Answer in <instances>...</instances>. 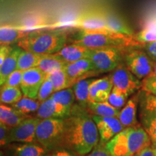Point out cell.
Here are the masks:
<instances>
[{
    "instance_id": "cell-12",
    "label": "cell",
    "mask_w": 156,
    "mask_h": 156,
    "mask_svg": "<svg viewBox=\"0 0 156 156\" xmlns=\"http://www.w3.org/2000/svg\"><path fill=\"white\" fill-rule=\"evenodd\" d=\"M92 118L98 130L100 143L103 145H106L115 135L124 129L117 117L92 116Z\"/></svg>"
},
{
    "instance_id": "cell-18",
    "label": "cell",
    "mask_w": 156,
    "mask_h": 156,
    "mask_svg": "<svg viewBox=\"0 0 156 156\" xmlns=\"http://www.w3.org/2000/svg\"><path fill=\"white\" fill-rule=\"evenodd\" d=\"M23 48L18 46L12 48L9 55L3 62L2 65L0 66V85L2 86L7 80L9 75L17 69V62L19 56L22 52Z\"/></svg>"
},
{
    "instance_id": "cell-45",
    "label": "cell",
    "mask_w": 156,
    "mask_h": 156,
    "mask_svg": "<svg viewBox=\"0 0 156 156\" xmlns=\"http://www.w3.org/2000/svg\"><path fill=\"white\" fill-rule=\"evenodd\" d=\"M153 72H152V73L151 74V75H148L147 77L156 80V62L153 61Z\"/></svg>"
},
{
    "instance_id": "cell-25",
    "label": "cell",
    "mask_w": 156,
    "mask_h": 156,
    "mask_svg": "<svg viewBox=\"0 0 156 156\" xmlns=\"http://www.w3.org/2000/svg\"><path fill=\"white\" fill-rule=\"evenodd\" d=\"M106 14V23L107 28L109 30L119 33L126 36H133V32L129 27L124 23L120 17L112 12H105Z\"/></svg>"
},
{
    "instance_id": "cell-19",
    "label": "cell",
    "mask_w": 156,
    "mask_h": 156,
    "mask_svg": "<svg viewBox=\"0 0 156 156\" xmlns=\"http://www.w3.org/2000/svg\"><path fill=\"white\" fill-rule=\"evenodd\" d=\"M14 156H47L49 153L46 148L37 142L12 144Z\"/></svg>"
},
{
    "instance_id": "cell-35",
    "label": "cell",
    "mask_w": 156,
    "mask_h": 156,
    "mask_svg": "<svg viewBox=\"0 0 156 156\" xmlns=\"http://www.w3.org/2000/svg\"><path fill=\"white\" fill-rule=\"evenodd\" d=\"M54 93V87L52 83L46 76V78L39 89L37 100L41 103L47 100L48 98H49Z\"/></svg>"
},
{
    "instance_id": "cell-5",
    "label": "cell",
    "mask_w": 156,
    "mask_h": 156,
    "mask_svg": "<svg viewBox=\"0 0 156 156\" xmlns=\"http://www.w3.org/2000/svg\"><path fill=\"white\" fill-rule=\"evenodd\" d=\"M64 132V119H41L36 129V142L51 152L61 147Z\"/></svg>"
},
{
    "instance_id": "cell-9",
    "label": "cell",
    "mask_w": 156,
    "mask_h": 156,
    "mask_svg": "<svg viewBox=\"0 0 156 156\" xmlns=\"http://www.w3.org/2000/svg\"><path fill=\"white\" fill-rule=\"evenodd\" d=\"M114 87L128 95L132 94L142 86V82L133 75L127 67L120 64L109 75Z\"/></svg>"
},
{
    "instance_id": "cell-42",
    "label": "cell",
    "mask_w": 156,
    "mask_h": 156,
    "mask_svg": "<svg viewBox=\"0 0 156 156\" xmlns=\"http://www.w3.org/2000/svg\"><path fill=\"white\" fill-rule=\"evenodd\" d=\"M144 45L147 55L151 57L152 60L156 62V41L146 43Z\"/></svg>"
},
{
    "instance_id": "cell-16",
    "label": "cell",
    "mask_w": 156,
    "mask_h": 156,
    "mask_svg": "<svg viewBox=\"0 0 156 156\" xmlns=\"http://www.w3.org/2000/svg\"><path fill=\"white\" fill-rule=\"evenodd\" d=\"M90 51V48L73 44L69 46H65L59 51L52 54L66 63H72L82 58H88Z\"/></svg>"
},
{
    "instance_id": "cell-30",
    "label": "cell",
    "mask_w": 156,
    "mask_h": 156,
    "mask_svg": "<svg viewBox=\"0 0 156 156\" xmlns=\"http://www.w3.org/2000/svg\"><path fill=\"white\" fill-rule=\"evenodd\" d=\"M23 97V92L19 87H1L0 101L2 104L13 105L18 102Z\"/></svg>"
},
{
    "instance_id": "cell-43",
    "label": "cell",
    "mask_w": 156,
    "mask_h": 156,
    "mask_svg": "<svg viewBox=\"0 0 156 156\" xmlns=\"http://www.w3.org/2000/svg\"><path fill=\"white\" fill-rule=\"evenodd\" d=\"M12 48L13 47H11L10 46H1V48H0V66L2 65L3 62L12 51Z\"/></svg>"
},
{
    "instance_id": "cell-1",
    "label": "cell",
    "mask_w": 156,
    "mask_h": 156,
    "mask_svg": "<svg viewBox=\"0 0 156 156\" xmlns=\"http://www.w3.org/2000/svg\"><path fill=\"white\" fill-rule=\"evenodd\" d=\"M99 133L92 116L84 107L74 104L71 115L64 119L61 147L84 156L98 144Z\"/></svg>"
},
{
    "instance_id": "cell-22",
    "label": "cell",
    "mask_w": 156,
    "mask_h": 156,
    "mask_svg": "<svg viewBox=\"0 0 156 156\" xmlns=\"http://www.w3.org/2000/svg\"><path fill=\"white\" fill-rule=\"evenodd\" d=\"M28 32H25L15 26L3 25L0 28V44L2 46H10L15 43H18L26 36Z\"/></svg>"
},
{
    "instance_id": "cell-21",
    "label": "cell",
    "mask_w": 156,
    "mask_h": 156,
    "mask_svg": "<svg viewBox=\"0 0 156 156\" xmlns=\"http://www.w3.org/2000/svg\"><path fill=\"white\" fill-rule=\"evenodd\" d=\"M47 19L44 15L33 13L25 17L21 24L15 27L25 32H30L41 30L44 28H48L49 25H47Z\"/></svg>"
},
{
    "instance_id": "cell-40",
    "label": "cell",
    "mask_w": 156,
    "mask_h": 156,
    "mask_svg": "<svg viewBox=\"0 0 156 156\" xmlns=\"http://www.w3.org/2000/svg\"><path fill=\"white\" fill-rule=\"evenodd\" d=\"M10 128L0 123V144L2 147L8 145V136Z\"/></svg>"
},
{
    "instance_id": "cell-38",
    "label": "cell",
    "mask_w": 156,
    "mask_h": 156,
    "mask_svg": "<svg viewBox=\"0 0 156 156\" xmlns=\"http://www.w3.org/2000/svg\"><path fill=\"white\" fill-rule=\"evenodd\" d=\"M142 88L144 92L156 95V80L149 77H145L142 81Z\"/></svg>"
},
{
    "instance_id": "cell-15",
    "label": "cell",
    "mask_w": 156,
    "mask_h": 156,
    "mask_svg": "<svg viewBox=\"0 0 156 156\" xmlns=\"http://www.w3.org/2000/svg\"><path fill=\"white\" fill-rule=\"evenodd\" d=\"M114 85L110 76L96 79L93 82L90 87L89 101L105 102L108 99Z\"/></svg>"
},
{
    "instance_id": "cell-44",
    "label": "cell",
    "mask_w": 156,
    "mask_h": 156,
    "mask_svg": "<svg viewBox=\"0 0 156 156\" xmlns=\"http://www.w3.org/2000/svg\"><path fill=\"white\" fill-rule=\"evenodd\" d=\"M138 156H155V148L153 145H151L142 150Z\"/></svg>"
},
{
    "instance_id": "cell-11",
    "label": "cell",
    "mask_w": 156,
    "mask_h": 156,
    "mask_svg": "<svg viewBox=\"0 0 156 156\" xmlns=\"http://www.w3.org/2000/svg\"><path fill=\"white\" fill-rule=\"evenodd\" d=\"M64 69L73 85L83 80L100 75L89 58H82L77 62L68 63Z\"/></svg>"
},
{
    "instance_id": "cell-10",
    "label": "cell",
    "mask_w": 156,
    "mask_h": 156,
    "mask_svg": "<svg viewBox=\"0 0 156 156\" xmlns=\"http://www.w3.org/2000/svg\"><path fill=\"white\" fill-rule=\"evenodd\" d=\"M46 76L47 75L38 67L31 68L24 71L22 83L20 86L23 96L37 100L39 89Z\"/></svg>"
},
{
    "instance_id": "cell-7",
    "label": "cell",
    "mask_w": 156,
    "mask_h": 156,
    "mask_svg": "<svg viewBox=\"0 0 156 156\" xmlns=\"http://www.w3.org/2000/svg\"><path fill=\"white\" fill-rule=\"evenodd\" d=\"M126 67L139 79H145L153 72V60L146 52L129 49L124 55Z\"/></svg>"
},
{
    "instance_id": "cell-28",
    "label": "cell",
    "mask_w": 156,
    "mask_h": 156,
    "mask_svg": "<svg viewBox=\"0 0 156 156\" xmlns=\"http://www.w3.org/2000/svg\"><path fill=\"white\" fill-rule=\"evenodd\" d=\"M47 77L52 83L54 93L69 88L70 87H73V83H71L64 69L56 71L55 73L47 75Z\"/></svg>"
},
{
    "instance_id": "cell-3",
    "label": "cell",
    "mask_w": 156,
    "mask_h": 156,
    "mask_svg": "<svg viewBox=\"0 0 156 156\" xmlns=\"http://www.w3.org/2000/svg\"><path fill=\"white\" fill-rule=\"evenodd\" d=\"M133 36L119 34L108 28L80 30L73 44L90 48L116 47L124 49L139 44Z\"/></svg>"
},
{
    "instance_id": "cell-46",
    "label": "cell",
    "mask_w": 156,
    "mask_h": 156,
    "mask_svg": "<svg viewBox=\"0 0 156 156\" xmlns=\"http://www.w3.org/2000/svg\"><path fill=\"white\" fill-rule=\"evenodd\" d=\"M154 146V148H155V156H156V144H152Z\"/></svg>"
},
{
    "instance_id": "cell-41",
    "label": "cell",
    "mask_w": 156,
    "mask_h": 156,
    "mask_svg": "<svg viewBox=\"0 0 156 156\" xmlns=\"http://www.w3.org/2000/svg\"><path fill=\"white\" fill-rule=\"evenodd\" d=\"M48 156H81L69 150L66 149V148L59 147L57 149L54 150V151L49 152Z\"/></svg>"
},
{
    "instance_id": "cell-34",
    "label": "cell",
    "mask_w": 156,
    "mask_h": 156,
    "mask_svg": "<svg viewBox=\"0 0 156 156\" xmlns=\"http://www.w3.org/2000/svg\"><path fill=\"white\" fill-rule=\"evenodd\" d=\"M129 95L124 93L123 91L120 90L119 89L114 87L112 89V93L109 95L107 102L110 103L112 106L115 108H120L125 104L126 99Z\"/></svg>"
},
{
    "instance_id": "cell-24",
    "label": "cell",
    "mask_w": 156,
    "mask_h": 156,
    "mask_svg": "<svg viewBox=\"0 0 156 156\" xmlns=\"http://www.w3.org/2000/svg\"><path fill=\"white\" fill-rule=\"evenodd\" d=\"M117 118L122 123L124 129L136 126L137 124L136 119V103L133 99H130L125 106L120 110Z\"/></svg>"
},
{
    "instance_id": "cell-8",
    "label": "cell",
    "mask_w": 156,
    "mask_h": 156,
    "mask_svg": "<svg viewBox=\"0 0 156 156\" xmlns=\"http://www.w3.org/2000/svg\"><path fill=\"white\" fill-rule=\"evenodd\" d=\"M41 120L38 117L29 116L17 126L11 128L9 132L8 144L36 142V129Z\"/></svg>"
},
{
    "instance_id": "cell-23",
    "label": "cell",
    "mask_w": 156,
    "mask_h": 156,
    "mask_svg": "<svg viewBox=\"0 0 156 156\" xmlns=\"http://www.w3.org/2000/svg\"><path fill=\"white\" fill-rule=\"evenodd\" d=\"M67 64L56 58L53 54H44L39 61L36 67L39 68L46 75H49L56 71L64 69Z\"/></svg>"
},
{
    "instance_id": "cell-31",
    "label": "cell",
    "mask_w": 156,
    "mask_h": 156,
    "mask_svg": "<svg viewBox=\"0 0 156 156\" xmlns=\"http://www.w3.org/2000/svg\"><path fill=\"white\" fill-rule=\"evenodd\" d=\"M135 38L138 42L143 44L156 41V17L148 21Z\"/></svg>"
},
{
    "instance_id": "cell-36",
    "label": "cell",
    "mask_w": 156,
    "mask_h": 156,
    "mask_svg": "<svg viewBox=\"0 0 156 156\" xmlns=\"http://www.w3.org/2000/svg\"><path fill=\"white\" fill-rule=\"evenodd\" d=\"M141 112L156 113V95L145 92V95L142 97Z\"/></svg>"
},
{
    "instance_id": "cell-48",
    "label": "cell",
    "mask_w": 156,
    "mask_h": 156,
    "mask_svg": "<svg viewBox=\"0 0 156 156\" xmlns=\"http://www.w3.org/2000/svg\"><path fill=\"white\" fill-rule=\"evenodd\" d=\"M138 155H139V153H137V154H136V155H133V156H138Z\"/></svg>"
},
{
    "instance_id": "cell-17",
    "label": "cell",
    "mask_w": 156,
    "mask_h": 156,
    "mask_svg": "<svg viewBox=\"0 0 156 156\" xmlns=\"http://www.w3.org/2000/svg\"><path fill=\"white\" fill-rule=\"evenodd\" d=\"M29 116L30 115L23 114L13 107L5 104L0 106V122L10 129L17 126Z\"/></svg>"
},
{
    "instance_id": "cell-14",
    "label": "cell",
    "mask_w": 156,
    "mask_h": 156,
    "mask_svg": "<svg viewBox=\"0 0 156 156\" xmlns=\"http://www.w3.org/2000/svg\"><path fill=\"white\" fill-rule=\"evenodd\" d=\"M69 110L54 100L51 97L41 103L38 110L35 116L41 119L50 118L67 119L71 115Z\"/></svg>"
},
{
    "instance_id": "cell-20",
    "label": "cell",
    "mask_w": 156,
    "mask_h": 156,
    "mask_svg": "<svg viewBox=\"0 0 156 156\" xmlns=\"http://www.w3.org/2000/svg\"><path fill=\"white\" fill-rule=\"evenodd\" d=\"M85 108L92 116L117 117L120 112L119 108H115L107 101L105 102L89 101Z\"/></svg>"
},
{
    "instance_id": "cell-39",
    "label": "cell",
    "mask_w": 156,
    "mask_h": 156,
    "mask_svg": "<svg viewBox=\"0 0 156 156\" xmlns=\"http://www.w3.org/2000/svg\"><path fill=\"white\" fill-rule=\"evenodd\" d=\"M86 156H112L106 147V145L98 143L90 153Z\"/></svg>"
},
{
    "instance_id": "cell-32",
    "label": "cell",
    "mask_w": 156,
    "mask_h": 156,
    "mask_svg": "<svg viewBox=\"0 0 156 156\" xmlns=\"http://www.w3.org/2000/svg\"><path fill=\"white\" fill-rule=\"evenodd\" d=\"M52 98L56 102L62 104L66 108L72 110L74 106V101L75 99V93L73 88H67L54 93L51 95Z\"/></svg>"
},
{
    "instance_id": "cell-4",
    "label": "cell",
    "mask_w": 156,
    "mask_h": 156,
    "mask_svg": "<svg viewBox=\"0 0 156 156\" xmlns=\"http://www.w3.org/2000/svg\"><path fill=\"white\" fill-rule=\"evenodd\" d=\"M67 34L61 30H34L28 32L17 46L28 51L41 54H52L66 46Z\"/></svg>"
},
{
    "instance_id": "cell-49",
    "label": "cell",
    "mask_w": 156,
    "mask_h": 156,
    "mask_svg": "<svg viewBox=\"0 0 156 156\" xmlns=\"http://www.w3.org/2000/svg\"><path fill=\"white\" fill-rule=\"evenodd\" d=\"M47 156H48V155H47Z\"/></svg>"
},
{
    "instance_id": "cell-37",
    "label": "cell",
    "mask_w": 156,
    "mask_h": 156,
    "mask_svg": "<svg viewBox=\"0 0 156 156\" xmlns=\"http://www.w3.org/2000/svg\"><path fill=\"white\" fill-rule=\"evenodd\" d=\"M23 73H24V71H23V70L16 69L9 75L5 83L2 87H20L21 83H22Z\"/></svg>"
},
{
    "instance_id": "cell-6",
    "label": "cell",
    "mask_w": 156,
    "mask_h": 156,
    "mask_svg": "<svg viewBox=\"0 0 156 156\" xmlns=\"http://www.w3.org/2000/svg\"><path fill=\"white\" fill-rule=\"evenodd\" d=\"M122 49L116 47L90 48L88 58L99 73L112 72L120 65Z\"/></svg>"
},
{
    "instance_id": "cell-47",
    "label": "cell",
    "mask_w": 156,
    "mask_h": 156,
    "mask_svg": "<svg viewBox=\"0 0 156 156\" xmlns=\"http://www.w3.org/2000/svg\"><path fill=\"white\" fill-rule=\"evenodd\" d=\"M0 156H7V155H5V154L3 153V152H2V151H1V155H0Z\"/></svg>"
},
{
    "instance_id": "cell-33",
    "label": "cell",
    "mask_w": 156,
    "mask_h": 156,
    "mask_svg": "<svg viewBox=\"0 0 156 156\" xmlns=\"http://www.w3.org/2000/svg\"><path fill=\"white\" fill-rule=\"evenodd\" d=\"M40 105L41 103L38 101L23 96L18 102L12 105V107L17 109L23 114L29 115L31 113L37 112Z\"/></svg>"
},
{
    "instance_id": "cell-27",
    "label": "cell",
    "mask_w": 156,
    "mask_h": 156,
    "mask_svg": "<svg viewBox=\"0 0 156 156\" xmlns=\"http://www.w3.org/2000/svg\"><path fill=\"white\" fill-rule=\"evenodd\" d=\"M44 55V54L34 53L23 49L19 56L17 69L25 71L31 68L36 67L39 61Z\"/></svg>"
},
{
    "instance_id": "cell-29",
    "label": "cell",
    "mask_w": 156,
    "mask_h": 156,
    "mask_svg": "<svg viewBox=\"0 0 156 156\" xmlns=\"http://www.w3.org/2000/svg\"><path fill=\"white\" fill-rule=\"evenodd\" d=\"M140 118L142 127L149 135L152 144H156V113L141 112Z\"/></svg>"
},
{
    "instance_id": "cell-26",
    "label": "cell",
    "mask_w": 156,
    "mask_h": 156,
    "mask_svg": "<svg viewBox=\"0 0 156 156\" xmlns=\"http://www.w3.org/2000/svg\"><path fill=\"white\" fill-rule=\"evenodd\" d=\"M95 79L83 80L73 85L74 93L75 95V100L80 106L85 108L87 103L89 102V94L90 85Z\"/></svg>"
},
{
    "instance_id": "cell-13",
    "label": "cell",
    "mask_w": 156,
    "mask_h": 156,
    "mask_svg": "<svg viewBox=\"0 0 156 156\" xmlns=\"http://www.w3.org/2000/svg\"><path fill=\"white\" fill-rule=\"evenodd\" d=\"M63 26H73L80 30H95L107 28L105 12L96 11L83 15L79 18L69 23H62Z\"/></svg>"
},
{
    "instance_id": "cell-2",
    "label": "cell",
    "mask_w": 156,
    "mask_h": 156,
    "mask_svg": "<svg viewBox=\"0 0 156 156\" xmlns=\"http://www.w3.org/2000/svg\"><path fill=\"white\" fill-rule=\"evenodd\" d=\"M151 145L145 129L139 124L125 128L106 144L112 156H133Z\"/></svg>"
}]
</instances>
